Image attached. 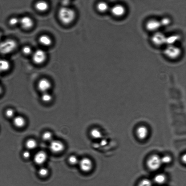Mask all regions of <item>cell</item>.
Instances as JSON below:
<instances>
[{
  "mask_svg": "<svg viewBox=\"0 0 186 186\" xmlns=\"http://www.w3.org/2000/svg\"><path fill=\"white\" fill-rule=\"evenodd\" d=\"M59 17L63 23L67 25L74 21L75 18V12L73 10L67 7H63L59 10Z\"/></svg>",
  "mask_w": 186,
  "mask_h": 186,
  "instance_id": "obj_1",
  "label": "cell"
},
{
  "mask_svg": "<svg viewBox=\"0 0 186 186\" xmlns=\"http://www.w3.org/2000/svg\"><path fill=\"white\" fill-rule=\"evenodd\" d=\"M17 47V43L15 40L9 39L0 43V54L7 55L12 53Z\"/></svg>",
  "mask_w": 186,
  "mask_h": 186,
  "instance_id": "obj_2",
  "label": "cell"
},
{
  "mask_svg": "<svg viewBox=\"0 0 186 186\" xmlns=\"http://www.w3.org/2000/svg\"><path fill=\"white\" fill-rule=\"evenodd\" d=\"M162 164L161 157L157 155H153L149 157L147 161V165L149 169L156 171L160 168Z\"/></svg>",
  "mask_w": 186,
  "mask_h": 186,
  "instance_id": "obj_3",
  "label": "cell"
},
{
  "mask_svg": "<svg viewBox=\"0 0 186 186\" xmlns=\"http://www.w3.org/2000/svg\"><path fill=\"white\" fill-rule=\"evenodd\" d=\"M164 53L167 57L175 59L178 58L181 54L180 48L174 45H169L167 46L164 51Z\"/></svg>",
  "mask_w": 186,
  "mask_h": 186,
  "instance_id": "obj_4",
  "label": "cell"
},
{
  "mask_svg": "<svg viewBox=\"0 0 186 186\" xmlns=\"http://www.w3.org/2000/svg\"><path fill=\"white\" fill-rule=\"evenodd\" d=\"M78 164L80 169L84 172H88L91 171L93 167L91 160L87 157L82 159L79 161Z\"/></svg>",
  "mask_w": 186,
  "mask_h": 186,
  "instance_id": "obj_5",
  "label": "cell"
},
{
  "mask_svg": "<svg viewBox=\"0 0 186 186\" xmlns=\"http://www.w3.org/2000/svg\"><path fill=\"white\" fill-rule=\"evenodd\" d=\"M64 145L61 141L57 140L51 141L49 148L52 152L58 153L62 152L64 149Z\"/></svg>",
  "mask_w": 186,
  "mask_h": 186,
  "instance_id": "obj_6",
  "label": "cell"
},
{
  "mask_svg": "<svg viewBox=\"0 0 186 186\" xmlns=\"http://www.w3.org/2000/svg\"><path fill=\"white\" fill-rule=\"evenodd\" d=\"M46 57V52L43 50L39 49L34 52L32 56V60L35 63L40 64L44 61Z\"/></svg>",
  "mask_w": 186,
  "mask_h": 186,
  "instance_id": "obj_7",
  "label": "cell"
},
{
  "mask_svg": "<svg viewBox=\"0 0 186 186\" xmlns=\"http://www.w3.org/2000/svg\"><path fill=\"white\" fill-rule=\"evenodd\" d=\"M166 37L161 32H157L152 38V41L155 45L161 46L165 44Z\"/></svg>",
  "mask_w": 186,
  "mask_h": 186,
  "instance_id": "obj_8",
  "label": "cell"
},
{
  "mask_svg": "<svg viewBox=\"0 0 186 186\" xmlns=\"http://www.w3.org/2000/svg\"><path fill=\"white\" fill-rule=\"evenodd\" d=\"M47 159V155L44 151H39L36 153L34 158V162L38 165H42L45 163Z\"/></svg>",
  "mask_w": 186,
  "mask_h": 186,
  "instance_id": "obj_9",
  "label": "cell"
},
{
  "mask_svg": "<svg viewBox=\"0 0 186 186\" xmlns=\"http://www.w3.org/2000/svg\"><path fill=\"white\" fill-rule=\"evenodd\" d=\"M51 87V83L47 79H42L38 83V90L43 93L47 92Z\"/></svg>",
  "mask_w": 186,
  "mask_h": 186,
  "instance_id": "obj_10",
  "label": "cell"
},
{
  "mask_svg": "<svg viewBox=\"0 0 186 186\" xmlns=\"http://www.w3.org/2000/svg\"><path fill=\"white\" fill-rule=\"evenodd\" d=\"M19 23L22 27L25 30L31 29L34 25V22L31 18L28 16L22 17L20 19Z\"/></svg>",
  "mask_w": 186,
  "mask_h": 186,
  "instance_id": "obj_11",
  "label": "cell"
},
{
  "mask_svg": "<svg viewBox=\"0 0 186 186\" xmlns=\"http://www.w3.org/2000/svg\"><path fill=\"white\" fill-rule=\"evenodd\" d=\"M161 26L160 22L154 19L149 20L146 24V29L151 31H157Z\"/></svg>",
  "mask_w": 186,
  "mask_h": 186,
  "instance_id": "obj_12",
  "label": "cell"
},
{
  "mask_svg": "<svg viewBox=\"0 0 186 186\" xmlns=\"http://www.w3.org/2000/svg\"><path fill=\"white\" fill-rule=\"evenodd\" d=\"M111 12L112 14L115 17H121L124 15L125 13V9L123 5H117L112 8Z\"/></svg>",
  "mask_w": 186,
  "mask_h": 186,
  "instance_id": "obj_13",
  "label": "cell"
},
{
  "mask_svg": "<svg viewBox=\"0 0 186 186\" xmlns=\"http://www.w3.org/2000/svg\"><path fill=\"white\" fill-rule=\"evenodd\" d=\"M148 134V129L146 127L141 126L139 127L137 129V136L139 139L144 140L146 139Z\"/></svg>",
  "mask_w": 186,
  "mask_h": 186,
  "instance_id": "obj_14",
  "label": "cell"
},
{
  "mask_svg": "<svg viewBox=\"0 0 186 186\" xmlns=\"http://www.w3.org/2000/svg\"><path fill=\"white\" fill-rule=\"evenodd\" d=\"M13 122L14 125L18 128H22L24 127L26 123L25 118L20 116L14 117Z\"/></svg>",
  "mask_w": 186,
  "mask_h": 186,
  "instance_id": "obj_15",
  "label": "cell"
},
{
  "mask_svg": "<svg viewBox=\"0 0 186 186\" xmlns=\"http://www.w3.org/2000/svg\"><path fill=\"white\" fill-rule=\"evenodd\" d=\"M10 68V63L8 60L0 59V72L8 71Z\"/></svg>",
  "mask_w": 186,
  "mask_h": 186,
  "instance_id": "obj_16",
  "label": "cell"
},
{
  "mask_svg": "<svg viewBox=\"0 0 186 186\" xmlns=\"http://www.w3.org/2000/svg\"><path fill=\"white\" fill-rule=\"evenodd\" d=\"M167 180L166 176L162 173L158 174L154 177L155 182L157 184L161 185L164 184Z\"/></svg>",
  "mask_w": 186,
  "mask_h": 186,
  "instance_id": "obj_17",
  "label": "cell"
},
{
  "mask_svg": "<svg viewBox=\"0 0 186 186\" xmlns=\"http://www.w3.org/2000/svg\"><path fill=\"white\" fill-rule=\"evenodd\" d=\"M180 39V36L178 35H172L166 37V39L165 44L169 45H173L177 41H178Z\"/></svg>",
  "mask_w": 186,
  "mask_h": 186,
  "instance_id": "obj_18",
  "label": "cell"
},
{
  "mask_svg": "<svg viewBox=\"0 0 186 186\" xmlns=\"http://www.w3.org/2000/svg\"><path fill=\"white\" fill-rule=\"evenodd\" d=\"M35 7L38 11L43 12L48 9V5L47 3L45 2L40 1L35 4Z\"/></svg>",
  "mask_w": 186,
  "mask_h": 186,
  "instance_id": "obj_19",
  "label": "cell"
},
{
  "mask_svg": "<svg viewBox=\"0 0 186 186\" xmlns=\"http://www.w3.org/2000/svg\"><path fill=\"white\" fill-rule=\"evenodd\" d=\"M26 146L28 149L32 150L35 149L37 146V143L36 141L34 139H29L26 141Z\"/></svg>",
  "mask_w": 186,
  "mask_h": 186,
  "instance_id": "obj_20",
  "label": "cell"
},
{
  "mask_svg": "<svg viewBox=\"0 0 186 186\" xmlns=\"http://www.w3.org/2000/svg\"><path fill=\"white\" fill-rule=\"evenodd\" d=\"M39 41L40 43L46 46H50L52 43L51 39L47 35H42L40 36Z\"/></svg>",
  "mask_w": 186,
  "mask_h": 186,
  "instance_id": "obj_21",
  "label": "cell"
},
{
  "mask_svg": "<svg viewBox=\"0 0 186 186\" xmlns=\"http://www.w3.org/2000/svg\"><path fill=\"white\" fill-rule=\"evenodd\" d=\"M90 133L91 136L94 139H99L102 137V133L97 128L92 129Z\"/></svg>",
  "mask_w": 186,
  "mask_h": 186,
  "instance_id": "obj_22",
  "label": "cell"
},
{
  "mask_svg": "<svg viewBox=\"0 0 186 186\" xmlns=\"http://www.w3.org/2000/svg\"><path fill=\"white\" fill-rule=\"evenodd\" d=\"M41 99L44 103H49L52 99L51 95L47 92L43 93L41 97Z\"/></svg>",
  "mask_w": 186,
  "mask_h": 186,
  "instance_id": "obj_23",
  "label": "cell"
},
{
  "mask_svg": "<svg viewBox=\"0 0 186 186\" xmlns=\"http://www.w3.org/2000/svg\"><path fill=\"white\" fill-rule=\"evenodd\" d=\"M97 8L99 11L101 12H105L108 10V6L107 4L104 2H101L98 4Z\"/></svg>",
  "mask_w": 186,
  "mask_h": 186,
  "instance_id": "obj_24",
  "label": "cell"
},
{
  "mask_svg": "<svg viewBox=\"0 0 186 186\" xmlns=\"http://www.w3.org/2000/svg\"><path fill=\"white\" fill-rule=\"evenodd\" d=\"M137 186H153V184L151 180L145 179L141 180Z\"/></svg>",
  "mask_w": 186,
  "mask_h": 186,
  "instance_id": "obj_25",
  "label": "cell"
},
{
  "mask_svg": "<svg viewBox=\"0 0 186 186\" xmlns=\"http://www.w3.org/2000/svg\"><path fill=\"white\" fill-rule=\"evenodd\" d=\"M49 170L46 168L42 167L38 171V174L42 177H46L49 174Z\"/></svg>",
  "mask_w": 186,
  "mask_h": 186,
  "instance_id": "obj_26",
  "label": "cell"
},
{
  "mask_svg": "<svg viewBox=\"0 0 186 186\" xmlns=\"http://www.w3.org/2000/svg\"><path fill=\"white\" fill-rule=\"evenodd\" d=\"M68 162L70 164L72 165H75L78 164L79 163V161L78 157L75 156H71L68 159Z\"/></svg>",
  "mask_w": 186,
  "mask_h": 186,
  "instance_id": "obj_27",
  "label": "cell"
},
{
  "mask_svg": "<svg viewBox=\"0 0 186 186\" xmlns=\"http://www.w3.org/2000/svg\"><path fill=\"white\" fill-rule=\"evenodd\" d=\"M52 134L49 131H46L44 132L42 135V139L46 141H51L52 139Z\"/></svg>",
  "mask_w": 186,
  "mask_h": 186,
  "instance_id": "obj_28",
  "label": "cell"
},
{
  "mask_svg": "<svg viewBox=\"0 0 186 186\" xmlns=\"http://www.w3.org/2000/svg\"><path fill=\"white\" fill-rule=\"evenodd\" d=\"M162 164H168L170 163L172 161V158L169 155H165L161 157Z\"/></svg>",
  "mask_w": 186,
  "mask_h": 186,
  "instance_id": "obj_29",
  "label": "cell"
},
{
  "mask_svg": "<svg viewBox=\"0 0 186 186\" xmlns=\"http://www.w3.org/2000/svg\"><path fill=\"white\" fill-rule=\"evenodd\" d=\"M20 19L17 17H12L9 20V23L12 26H14L19 23Z\"/></svg>",
  "mask_w": 186,
  "mask_h": 186,
  "instance_id": "obj_30",
  "label": "cell"
},
{
  "mask_svg": "<svg viewBox=\"0 0 186 186\" xmlns=\"http://www.w3.org/2000/svg\"><path fill=\"white\" fill-rule=\"evenodd\" d=\"M5 115L7 118H14L15 116L14 111L11 108L8 109L6 111Z\"/></svg>",
  "mask_w": 186,
  "mask_h": 186,
  "instance_id": "obj_31",
  "label": "cell"
},
{
  "mask_svg": "<svg viewBox=\"0 0 186 186\" xmlns=\"http://www.w3.org/2000/svg\"><path fill=\"white\" fill-rule=\"evenodd\" d=\"M22 52L26 55H29L32 53V51L31 47L29 46H25L22 48Z\"/></svg>",
  "mask_w": 186,
  "mask_h": 186,
  "instance_id": "obj_32",
  "label": "cell"
},
{
  "mask_svg": "<svg viewBox=\"0 0 186 186\" xmlns=\"http://www.w3.org/2000/svg\"><path fill=\"white\" fill-rule=\"evenodd\" d=\"M161 26H168L171 23V20L168 18H164L160 21Z\"/></svg>",
  "mask_w": 186,
  "mask_h": 186,
  "instance_id": "obj_33",
  "label": "cell"
},
{
  "mask_svg": "<svg viewBox=\"0 0 186 186\" xmlns=\"http://www.w3.org/2000/svg\"><path fill=\"white\" fill-rule=\"evenodd\" d=\"M31 155V153L29 151H24L22 153V156L24 159H26L30 158Z\"/></svg>",
  "mask_w": 186,
  "mask_h": 186,
  "instance_id": "obj_34",
  "label": "cell"
},
{
  "mask_svg": "<svg viewBox=\"0 0 186 186\" xmlns=\"http://www.w3.org/2000/svg\"><path fill=\"white\" fill-rule=\"evenodd\" d=\"M182 160L184 162V163H185L186 162V155H185L184 156L182 157Z\"/></svg>",
  "mask_w": 186,
  "mask_h": 186,
  "instance_id": "obj_35",
  "label": "cell"
},
{
  "mask_svg": "<svg viewBox=\"0 0 186 186\" xmlns=\"http://www.w3.org/2000/svg\"><path fill=\"white\" fill-rule=\"evenodd\" d=\"M2 87L0 86V95L2 94Z\"/></svg>",
  "mask_w": 186,
  "mask_h": 186,
  "instance_id": "obj_36",
  "label": "cell"
},
{
  "mask_svg": "<svg viewBox=\"0 0 186 186\" xmlns=\"http://www.w3.org/2000/svg\"><path fill=\"white\" fill-rule=\"evenodd\" d=\"M2 36V34L1 32H0V40L1 39Z\"/></svg>",
  "mask_w": 186,
  "mask_h": 186,
  "instance_id": "obj_37",
  "label": "cell"
}]
</instances>
